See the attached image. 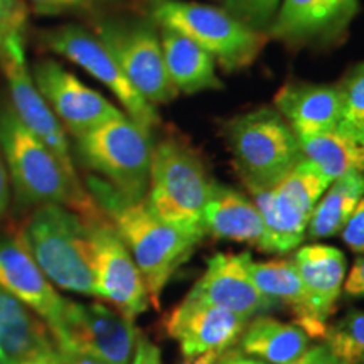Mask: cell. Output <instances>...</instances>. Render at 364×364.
<instances>
[{"mask_svg":"<svg viewBox=\"0 0 364 364\" xmlns=\"http://www.w3.org/2000/svg\"><path fill=\"white\" fill-rule=\"evenodd\" d=\"M221 354L223 353H220V351H209V353L199 354V356L184 358V361H182V364H216Z\"/></svg>","mask_w":364,"mask_h":364,"instance_id":"60d3db41","label":"cell"},{"mask_svg":"<svg viewBox=\"0 0 364 364\" xmlns=\"http://www.w3.org/2000/svg\"><path fill=\"white\" fill-rule=\"evenodd\" d=\"M247 322L238 314L186 295L164 318V329L171 339L179 343L182 356L193 358L231 349L238 343Z\"/></svg>","mask_w":364,"mask_h":364,"instance_id":"e0dca14e","label":"cell"},{"mask_svg":"<svg viewBox=\"0 0 364 364\" xmlns=\"http://www.w3.org/2000/svg\"><path fill=\"white\" fill-rule=\"evenodd\" d=\"M250 258V253L213 255L188 297L223 307L247 321L280 307L255 287L247 268Z\"/></svg>","mask_w":364,"mask_h":364,"instance_id":"ac0fdd59","label":"cell"},{"mask_svg":"<svg viewBox=\"0 0 364 364\" xmlns=\"http://www.w3.org/2000/svg\"><path fill=\"white\" fill-rule=\"evenodd\" d=\"M152 152L150 132L127 115L76 136L81 164L132 201L147 196Z\"/></svg>","mask_w":364,"mask_h":364,"instance_id":"52a82bcc","label":"cell"},{"mask_svg":"<svg viewBox=\"0 0 364 364\" xmlns=\"http://www.w3.org/2000/svg\"><path fill=\"white\" fill-rule=\"evenodd\" d=\"M59 356H61L63 364H108L102 361V359L90 356V354L76 351V349L70 348H61V346H56Z\"/></svg>","mask_w":364,"mask_h":364,"instance_id":"d590c367","label":"cell"},{"mask_svg":"<svg viewBox=\"0 0 364 364\" xmlns=\"http://www.w3.org/2000/svg\"><path fill=\"white\" fill-rule=\"evenodd\" d=\"M130 364H162L161 351H159L156 344L150 343L144 336H140L134 359H132Z\"/></svg>","mask_w":364,"mask_h":364,"instance_id":"e575fe53","label":"cell"},{"mask_svg":"<svg viewBox=\"0 0 364 364\" xmlns=\"http://www.w3.org/2000/svg\"><path fill=\"white\" fill-rule=\"evenodd\" d=\"M21 6L19 0H0V29L11 19V16Z\"/></svg>","mask_w":364,"mask_h":364,"instance_id":"ab89813d","label":"cell"},{"mask_svg":"<svg viewBox=\"0 0 364 364\" xmlns=\"http://www.w3.org/2000/svg\"><path fill=\"white\" fill-rule=\"evenodd\" d=\"M299 140L304 159L317 166L331 182L364 171V144L338 129Z\"/></svg>","mask_w":364,"mask_h":364,"instance_id":"484cf974","label":"cell"},{"mask_svg":"<svg viewBox=\"0 0 364 364\" xmlns=\"http://www.w3.org/2000/svg\"><path fill=\"white\" fill-rule=\"evenodd\" d=\"M338 90L343 107L338 130L364 144V63L344 76Z\"/></svg>","mask_w":364,"mask_h":364,"instance_id":"f1b7e54d","label":"cell"},{"mask_svg":"<svg viewBox=\"0 0 364 364\" xmlns=\"http://www.w3.org/2000/svg\"><path fill=\"white\" fill-rule=\"evenodd\" d=\"M26 9L22 4L0 29V70L6 78L11 107L17 118L46 144L68 174L78 179L66 130L41 97L26 59Z\"/></svg>","mask_w":364,"mask_h":364,"instance_id":"ba28073f","label":"cell"},{"mask_svg":"<svg viewBox=\"0 0 364 364\" xmlns=\"http://www.w3.org/2000/svg\"><path fill=\"white\" fill-rule=\"evenodd\" d=\"M9 204H11V182H9V174L6 162H4L2 149H0V220L7 213Z\"/></svg>","mask_w":364,"mask_h":364,"instance_id":"8d00e7d4","label":"cell"},{"mask_svg":"<svg viewBox=\"0 0 364 364\" xmlns=\"http://www.w3.org/2000/svg\"><path fill=\"white\" fill-rule=\"evenodd\" d=\"M157 27L167 76L177 93L196 95L223 88L216 73V59L206 49L171 27Z\"/></svg>","mask_w":364,"mask_h":364,"instance_id":"7402d4cb","label":"cell"},{"mask_svg":"<svg viewBox=\"0 0 364 364\" xmlns=\"http://www.w3.org/2000/svg\"><path fill=\"white\" fill-rule=\"evenodd\" d=\"M95 36L145 100L161 105L177 97L167 76L159 27L149 16H102L95 21Z\"/></svg>","mask_w":364,"mask_h":364,"instance_id":"30bf717a","label":"cell"},{"mask_svg":"<svg viewBox=\"0 0 364 364\" xmlns=\"http://www.w3.org/2000/svg\"><path fill=\"white\" fill-rule=\"evenodd\" d=\"M358 0H282L267 36L300 48L341 39L358 12Z\"/></svg>","mask_w":364,"mask_h":364,"instance_id":"2e32d148","label":"cell"},{"mask_svg":"<svg viewBox=\"0 0 364 364\" xmlns=\"http://www.w3.org/2000/svg\"><path fill=\"white\" fill-rule=\"evenodd\" d=\"M46 48L56 53L68 61L75 63L81 70L98 80L103 86L115 95L118 103L124 107L127 117L140 127L152 132L161 122L156 105L145 100L136 91L107 48L100 43L95 33L78 24H65L48 29L41 34Z\"/></svg>","mask_w":364,"mask_h":364,"instance_id":"7c38bea8","label":"cell"},{"mask_svg":"<svg viewBox=\"0 0 364 364\" xmlns=\"http://www.w3.org/2000/svg\"><path fill=\"white\" fill-rule=\"evenodd\" d=\"M309 336L297 324H285L268 316L247 322L238 349L267 364H292L309 349Z\"/></svg>","mask_w":364,"mask_h":364,"instance_id":"cb8c5ba5","label":"cell"},{"mask_svg":"<svg viewBox=\"0 0 364 364\" xmlns=\"http://www.w3.org/2000/svg\"><path fill=\"white\" fill-rule=\"evenodd\" d=\"M324 344L343 364H364V311H351L327 326Z\"/></svg>","mask_w":364,"mask_h":364,"instance_id":"83f0119b","label":"cell"},{"mask_svg":"<svg viewBox=\"0 0 364 364\" xmlns=\"http://www.w3.org/2000/svg\"><path fill=\"white\" fill-rule=\"evenodd\" d=\"M204 231L218 240L238 241L260 248L265 226L253 199L238 189L213 181L203 215Z\"/></svg>","mask_w":364,"mask_h":364,"instance_id":"44dd1931","label":"cell"},{"mask_svg":"<svg viewBox=\"0 0 364 364\" xmlns=\"http://www.w3.org/2000/svg\"><path fill=\"white\" fill-rule=\"evenodd\" d=\"M292 364H343V363H341L339 359L334 356V353H332L331 349L322 343V344H316L312 346V348H309L307 351Z\"/></svg>","mask_w":364,"mask_h":364,"instance_id":"836d02e7","label":"cell"},{"mask_svg":"<svg viewBox=\"0 0 364 364\" xmlns=\"http://www.w3.org/2000/svg\"><path fill=\"white\" fill-rule=\"evenodd\" d=\"M0 287L31 309L51 332L61 324L66 299L38 267L21 230L12 236H0Z\"/></svg>","mask_w":364,"mask_h":364,"instance_id":"d6986e66","label":"cell"},{"mask_svg":"<svg viewBox=\"0 0 364 364\" xmlns=\"http://www.w3.org/2000/svg\"><path fill=\"white\" fill-rule=\"evenodd\" d=\"M332 182L311 161H300L272 188L248 189L263 218L265 235L260 250L284 255L307 236L314 208Z\"/></svg>","mask_w":364,"mask_h":364,"instance_id":"9c48e42d","label":"cell"},{"mask_svg":"<svg viewBox=\"0 0 364 364\" xmlns=\"http://www.w3.org/2000/svg\"><path fill=\"white\" fill-rule=\"evenodd\" d=\"M282 0H223V9L250 29L267 34Z\"/></svg>","mask_w":364,"mask_h":364,"instance_id":"4dcf8cb0","label":"cell"},{"mask_svg":"<svg viewBox=\"0 0 364 364\" xmlns=\"http://www.w3.org/2000/svg\"><path fill=\"white\" fill-rule=\"evenodd\" d=\"M364 198V171L336 179L318 199L309 221L307 236L324 240L341 235L346 223Z\"/></svg>","mask_w":364,"mask_h":364,"instance_id":"d4e9b609","label":"cell"},{"mask_svg":"<svg viewBox=\"0 0 364 364\" xmlns=\"http://www.w3.org/2000/svg\"><path fill=\"white\" fill-rule=\"evenodd\" d=\"M41 17L105 16L110 9L127 6L130 0H27Z\"/></svg>","mask_w":364,"mask_h":364,"instance_id":"f546056e","label":"cell"},{"mask_svg":"<svg viewBox=\"0 0 364 364\" xmlns=\"http://www.w3.org/2000/svg\"><path fill=\"white\" fill-rule=\"evenodd\" d=\"M83 218L88 228L95 294L135 321L150 306L142 273L102 209Z\"/></svg>","mask_w":364,"mask_h":364,"instance_id":"8fae6325","label":"cell"},{"mask_svg":"<svg viewBox=\"0 0 364 364\" xmlns=\"http://www.w3.org/2000/svg\"><path fill=\"white\" fill-rule=\"evenodd\" d=\"M157 26L171 27L194 41L226 71L248 68L262 53L268 36L250 29L223 7L186 0H142Z\"/></svg>","mask_w":364,"mask_h":364,"instance_id":"5b68a950","label":"cell"},{"mask_svg":"<svg viewBox=\"0 0 364 364\" xmlns=\"http://www.w3.org/2000/svg\"><path fill=\"white\" fill-rule=\"evenodd\" d=\"M38 267L58 289L97 297L83 216L59 204L36 208L21 230Z\"/></svg>","mask_w":364,"mask_h":364,"instance_id":"277c9868","label":"cell"},{"mask_svg":"<svg viewBox=\"0 0 364 364\" xmlns=\"http://www.w3.org/2000/svg\"><path fill=\"white\" fill-rule=\"evenodd\" d=\"M22 364H63V361H61V356H59V353H58L56 344H54V348L48 349V351L39 353L38 356L27 359V361H24Z\"/></svg>","mask_w":364,"mask_h":364,"instance_id":"f35d334b","label":"cell"},{"mask_svg":"<svg viewBox=\"0 0 364 364\" xmlns=\"http://www.w3.org/2000/svg\"><path fill=\"white\" fill-rule=\"evenodd\" d=\"M0 149L17 203L22 206L59 204L90 216L100 211L88 189L68 174L56 156L14 113L0 107Z\"/></svg>","mask_w":364,"mask_h":364,"instance_id":"7a4b0ae2","label":"cell"},{"mask_svg":"<svg viewBox=\"0 0 364 364\" xmlns=\"http://www.w3.org/2000/svg\"><path fill=\"white\" fill-rule=\"evenodd\" d=\"M216 364H267V363H263L262 359L258 358L248 356V354L241 353L238 348L235 349L231 348L221 354Z\"/></svg>","mask_w":364,"mask_h":364,"instance_id":"74e56055","label":"cell"},{"mask_svg":"<svg viewBox=\"0 0 364 364\" xmlns=\"http://www.w3.org/2000/svg\"><path fill=\"white\" fill-rule=\"evenodd\" d=\"M247 268L255 287L263 295L275 300L279 306L290 307L295 324L302 327L306 321V295L294 260L279 258V260L258 263L250 258Z\"/></svg>","mask_w":364,"mask_h":364,"instance_id":"4316f807","label":"cell"},{"mask_svg":"<svg viewBox=\"0 0 364 364\" xmlns=\"http://www.w3.org/2000/svg\"><path fill=\"white\" fill-rule=\"evenodd\" d=\"M344 292L349 297H364V255L356 258L348 279L344 282Z\"/></svg>","mask_w":364,"mask_h":364,"instance_id":"d6a6232c","label":"cell"},{"mask_svg":"<svg viewBox=\"0 0 364 364\" xmlns=\"http://www.w3.org/2000/svg\"><path fill=\"white\" fill-rule=\"evenodd\" d=\"M344 243L353 250L354 253L364 255V198L359 201L358 208L346 223V226L341 231Z\"/></svg>","mask_w":364,"mask_h":364,"instance_id":"1f68e13d","label":"cell"},{"mask_svg":"<svg viewBox=\"0 0 364 364\" xmlns=\"http://www.w3.org/2000/svg\"><path fill=\"white\" fill-rule=\"evenodd\" d=\"M54 344L49 327L0 287V364H22Z\"/></svg>","mask_w":364,"mask_h":364,"instance_id":"603a6c76","label":"cell"},{"mask_svg":"<svg viewBox=\"0 0 364 364\" xmlns=\"http://www.w3.org/2000/svg\"><path fill=\"white\" fill-rule=\"evenodd\" d=\"M225 135L247 189L272 188L304 161L299 136L275 108L235 117Z\"/></svg>","mask_w":364,"mask_h":364,"instance_id":"8992f818","label":"cell"},{"mask_svg":"<svg viewBox=\"0 0 364 364\" xmlns=\"http://www.w3.org/2000/svg\"><path fill=\"white\" fill-rule=\"evenodd\" d=\"M53 334L56 346L76 349L108 364H130L140 331L134 321L103 304L66 300L61 324Z\"/></svg>","mask_w":364,"mask_h":364,"instance_id":"4fadbf2b","label":"cell"},{"mask_svg":"<svg viewBox=\"0 0 364 364\" xmlns=\"http://www.w3.org/2000/svg\"><path fill=\"white\" fill-rule=\"evenodd\" d=\"M88 193L112 223L142 273L152 306H161V294L172 275L193 257L203 240L186 235L154 215L145 199L132 201L102 177H86Z\"/></svg>","mask_w":364,"mask_h":364,"instance_id":"6da1fadb","label":"cell"},{"mask_svg":"<svg viewBox=\"0 0 364 364\" xmlns=\"http://www.w3.org/2000/svg\"><path fill=\"white\" fill-rule=\"evenodd\" d=\"M31 75L59 124L75 139L103 122L127 115L54 59L36 61Z\"/></svg>","mask_w":364,"mask_h":364,"instance_id":"5bb4252c","label":"cell"},{"mask_svg":"<svg viewBox=\"0 0 364 364\" xmlns=\"http://www.w3.org/2000/svg\"><path fill=\"white\" fill-rule=\"evenodd\" d=\"M211 184L206 164L191 145L181 139H164L154 147L145 203L167 225L203 240Z\"/></svg>","mask_w":364,"mask_h":364,"instance_id":"3957f363","label":"cell"},{"mask_svg":"<svg viewBox=\"0 0 364 364\" xmlns=\"http://www.w3.org/2000/svg\"><path fill=\"white\" fill-rule=\"evenodd\" d=\"M273 105L299 139L336 130L343 112L338 85L306 81L285 83L277 91Z\"/></svg>","mask_w":364,"mask_h":364,"instance_id":"ffe728a7","label":"cell"},{"mask_svg":"<svg viewBox=\"0 0 364 364\" xmlns=\"http://www.w3.org/2000/svg\"><path fill=\"white\" fill-rule=\"evenodd\" d=\"M292 260L306 295V321L302 329L309 338L322 339L329 326L327 318L334 312L343 292L348 270L346 257L336 247L314 243L300 247Z\"/></svg>","mask_w":364,"mask_h":364,"instance_id":"9a60e30c","label":"cell"}]
</instances>
